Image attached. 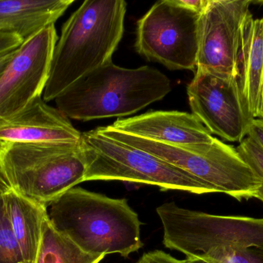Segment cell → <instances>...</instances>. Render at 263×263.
Listing matches in <instances>:
<instances>
[{
    "instance_id": "1",
    "label": "cell",
    "mask_w": 263,
    "mask_h": 263,
    "mask_svg": "<svg viewBox=\"0 0 263 263\" xmlns=\"http://www.w3.org/2000/svg\"><path fill=\"white\" fill-rule=\"evenodd\" d=\"M126 2L86 0L62 27L43 99L55 100L81 77L112 62L124 32Z\"/></svg>"
},
{
    "instance_id": "2",
    "label": "cell",
    "mask_w": 263,
    "mask_h": 263,
    "mask_svg": "<svg viewBox=\"0 0 263 263\" xmlns=\"http://www.w3.org/2000/svg\"><path fill=\"white\" fill-rule=\"evenodd\" d=\"M156 213L167 249L210 263H263V218L209 214L174 202Z\"/></svg>"
},
{
    "instance_id": "3",
    "label": "cell",
    "mask_w": 263,
    "mask_h": 263,
    "mask_svg": "<svg viewBox=\"0 0 263 263\" xmlns=\"http://www.w3.org/2000/svg\"><path fill=\"white\" fill-rule=\"evenodd\" d=\"M46 208L52 226L89 254L128 257L143 247L142 223L126 199L72 188Z\"/></svg>"
},
{
    "instance_id": "4",
    "label": "cell",
    "mask_w": 263,
    "mask_h": 263,
    "mask_svg": "<svg viewBox=\"0 0 263 263\" xmlns=\"http://www.w3.org/2000/svg\"><path fill=\"white\" fill-rule=\"evenodd\" d=\"M170 91V79L158 69L148 66L129 69L110 62L79 79L55 103L68 118L89 121L127 117Z\"/></svg>"
},
{
    "instance_id": "5",
    "label": "cell",
    "mask_w": 263,
    "mask_h": 263,
    "mask_svg": "<svg viewBox=\"0 0 263 263\" xmlns=\"http://www.w3.org/2000/svg\"><path fill=\"white\" fill-rule=\"evenodd\" d=\"M97 131L109 138L145 151L185 172L211 188L236 200L256 198L261 180L237 150L215 137L210 143L170 145L131 135L111 126Z\"/></svg>"
},
{
    "instance_id": "6",
    "label": "cell",
    "mask_w": 263,
    "mask_h": 263,
    "mask_svg": "<svg viewBox=\"0 0 263 263\" xmlns=\"http://www.w3.org/2000/svg\"><path fill=\"white\" fill-rule=\"evenodd\" d=\"M0 167L14 191L47 206L84 182L86 161L81 142H0Z\"/></svg>"
},
{
    "instance_id": "7",
    "label": "cell",
    "mask_w": 263,
    "mask_h": 263,
    "mask_svg": "<svg viewBox=\"0 0 263 263\" xmlns=\"http://www.w3.org/2000/svg\"><path fill=\"white\" fill-rule=\"evenodd\" d=\"M86 161L84 182L123 181L156 185L196 195L213 193L191 174L139 148L100 134L97 128L82 133Z\"/></svg>"
},
{
    "instance_id": "8",
    "label": "cell",
    "mask_w": 263,
    "mask_h": 263,
    "mask_svg": "<svg viewBox=\"0 0 263 263\" xmlns=\"http://www.w3.org/2000/svg\"><path fill=\"white\" fill-rule=\"evenodd\" d=\"M201 14L178 0H162L137 22L135 49L172 71H196Z\"/></svg>"
},
{
    "instance_id": "9",
    "label": "cell",
    "mask_w": 263,
    "mask_h": 263,
    "mask_svg": "<svg viewBox=\"0 0 263 263\" xmlns=\"http://www.w3.org/2000/svg\"><path fill=\"white\" fill-rule=\"evenodd\" d=\"M187 95L192 114L212 134L239 143L248 136L254 118L242 100L236 77L196 69Z\"/></svg>"
},
{
    "instance_id": "10",
    "label": "cell",
    "mask_w": 263,
    "mask_h": 263,
    "mask_svg": "<svg viewBox=\"0 0 263 263\" xmlns=\"http://www.w3.org/2000/svg\"><path fill=\"white\" fill-rule=\"evenodd\" d=\"M58 41L55 24L17 48L0 76V121L15 115L43 94Z\"/></svg>"
},
{
    "instance_id": "11",
    "label": "cell",
    "mask_w": 263,
    "mask_h": 263,
    "mask_svg": "<svg viewBox=\"0 0 263 263\" xmlns=\"http://www.w3.org/2000/svg\"><path fill=\"white\" fill-rule=\"evenodd\" d=\"M250 0H210L201 14L196 69L237 77V56Z\"/></svg>"
},
{
    "instance_id": "12",
    "label": "cell",
    "mask_w": 263,
    "mask_h": 263,
    "mask_svg": "<svg viewBox=\"0 0 263 263\" xmlns=\"http://www.w3.org/2000/svg\"><path fill=\"white\" fill-rule=\"evenodd\" d=\"M81 138L69 118L42 97L0 121V142L79 144Z\"/></svg>"
},
{
    "instance_id": "13",
    "label": "cell",
    "mask_w": 263,
    "mask_h": 263,
    "mask_svg": "<svg viewBox=\"0 0 263 263\" xmlns=\"http://www.w3.org/2000/svg\"><path fill=\"white\" fill-rule=\"evenodd\" d=\"M110 126L131 135L170 145L210 143L215 138L194 114L182 111H148L119 118Z\"/></svg>"
},
{
    "instance_id": "14",
    "label": "cell",
    "mask_w": 263,
    "mask_h": 263,
    "mask_svg": "<svg viewBox=\"0 0 263 263\" xmlns=\"http://www.w3.org/2000/svg\"><path fill=\"white\" fill-rule=\"evenodd\" d=\"M236 80L252 117L263 119V18L252 12L242 24Z\"/></svg>"
},
{
    "instance_id": "15",
    "label": "cell",
    "mask_w": 263,
    "mask_h": 263,
    "mask_svg": "<svg viewBox=\"0 0 263 263\" xmlns=\"http://www.w3.org/2000/svg\"><path fill=\"white\" fill-rule=\"evenodd\" d=\"M74 0H0V32L23 42L55 24Z\"/></svg>"
},
{
    "instance_id": "16",
    "label": "cell",
    "mask_w": 263,
    "mask_h": 263,
    "mask_svg": "<svg viewBox=\"0 0 263 263\" xmlns=\"http://www.w3.org/2000/svg\"><path fill=\"white\" fill-rule=\"evenodd\" d=\"M6 213L26 263H35L47 217L45 205L14 191L5 196Z\"/></svg>"
},
{
    "instance_id": "17",
    "label": "cell",
    "mask_w": 263,
    "mask_h": 263,
    "mask_svg": "<svg viewBox=\"0 0 263 263\" xmlns=\"http://www.w3.org/2000/svg\"><path fill=\"white\" fill-rule=\"evenodd\" d=\"M104 255H92L79 248L59 233L47 217L43 222V235L35 263H100Z\"/></svg>"
},
{
    "instance_id": "18",
    "label": "cell",
    "mask_w": 263,
    "mask_h": 263,
    "mask_svg": "<svg viewBox=\"0 0 263 263\" xmlns=\"http://www.w3.org/2000/svg\"><path fill=\"white\" fill-rule=\"evenodd\" d=\"M0 263H26L6 213L5 196H0Z\"/></svg>"
},
{
    "instance_id": "19",
    "label": "cell",
    "mask_w": 263,
    "mask_h": 263,
    "mask_svg": "<svg viewBox=\"0 0 263 263\" xmlns=\"http://www.w3.org/2000/svg\"><path fill=\"white\" fill-rule=\"evenodd\" d=\"M236 148L244 162L253 170L256 176L260 179L261 186L258 190L255 199H259L263 202L262 148L249 136L245 137Z\"/></svg>"
},
{
    "instance_id": "20",
    "label": "cell",
    "mask_w": 263,
    "mask_h": 263,
    "mask_svg": "<svg viewBox=\"0 0 263 263\" xmlns=\"http://www.w3.org/2000/svg\"><path fill=\"white\" fill-rule=\"evenodd\" d=\"M136 263H183V260H179L165 252L156 250L145 253Z\"/></svg>"
},
{
    "instance_id": "21",
    "label": "cell",
    "mask_w": 263,
    "mask_h": 263,
    "mask_svg": "<svg viewBox=\"0 0 263 263\" xmlns=\"http://www.w3.org/2000/svg\"><path fill=\"white\" fill-rule=\"evenodd\" d=\"M23 43V40L15 34L0 32V55L17 49Z\"/></svg>"
},
{
    "instance_id": "22",
    "label": "cell",
    "mask_w": 263,
    "mask_h": 263,
    "mask_svg": "<svg viewBox=\"0 0 263 263\" xmlns=\"http://www.w3.org/2000/svg\"><path fill=\"white\" fill-rule=\"evenodd\" d=\"M248 136L256 142L263 149V119H254Z\"/></svg>"
},
{
    "instance_id": "23",
    "label": "cell",
    "mask_w": 263,
    "mask_h": 263,
    "mask_svg": "<svg viewBox=\"0 0 263 263\" xmlns=\"http://www.w3.org/2000/svg\"><path fill=\"white\" fill-rule=\"evenodd\" d=\"M180 4L191 10L202 14L208 6L210 0H178Z\"/></svg>"
},
{
    "instance_id": "24",
    "label": "cell",
    "mask_w": 263,
    "mask_h": 263,
    "mask_svg": "<svg viewBox=\"0 0 263 263\" xmlns=\"http://www.w3.org/2000/svg\"><path fill=\"white\" fill-rule=\"evenodd\" d=\"M10 191H12V188L0 167V196H6Z\"/></svg>"
},
{
    "instance_id": "25",
    "label": "cell",
    "mask_w": 263,
    "mask_h": 263,
    "mask_svg": "<svg viewBox=\"0 0 263 263\" xmlns=\"http://www.w3.org/2000/svg\"><path fill=\"white\" fill-rule=\"evenodd\" d=\"M16 49H17L9 51V52H5V54H1V55H0V76L2 75L3 71L6 69L8 63H9V61L12 60Z\"/></svg>"
},
{
    "instance_id": "26",
    "label": "cell",
    "mask_w": 263,
    "mask_h": 263,
    "mask_svg": "<svg viewBox=\"0 0 263 263\" xmlns=\"http://www.w3.org/2000/svg\"><path fill=\"white\" fill-rule=\"evenodd\" d=\"M183 263H210L204 259H200L197 257H186V259H184Z\"/></svg>"
}]
</instances>
